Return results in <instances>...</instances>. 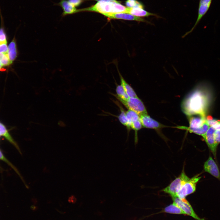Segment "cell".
I'll use <instances>...</instances> for the list:
<instances>
[{
    "instance_id": "obj_1",
    "label": "cell",
    "mask_w": 220,
    "mask_h": 220,
    "mask_svg": "<svg viewBox=\"0 0 220 220\" xmlns=\"http://www.w3.org/2000/svg\"><path fill=\"white\" fill-rule=\"evenodd\" d=\"M210 90V85L207 82H200L196 85L182 102L183 113L187 116L193 115L205 116L211 101Z\"/></svg>"
},
{
    "instance_id": "obj_2",
    "label": "cell",
    "mask_w": 220,
    "mask_h": 220,
    "mask_svg": "<svg viewBox=\"0 0 220 220\" xmlns=\"http://www.w3.org/2000/svg\"><path fill=\"white\" fill-rule=\"evenodd\" d=\"M94 5L86 8L78 9V13L91 11L104 13H126L127 7L116 0H96Z\"/></svg>"
},
{
    "instance_id": "obj_3",
    "label": "cell",
    "mask_w": 220,
    "mask_h": 220,
    "mask_svg": "<svg viewBox=\"0 0 220 220\" xmlns=\"http://www.w3.org/2000/svg\"><path fill=\"white\" fill-rule=\"evenodd\" d=\"M188 117L189 124L188 127L178 126L176 128L185 130L203 137L210 127L205 116L193 115L188 116Z\"/></svg>"
},
{
    "instance_id": "obj_4",
    "label": "cell",
    "mask_w": 220,
    "mask_h": 220,
    "mask_svg": "<svg viewBox=\"0 0 220 220\" xmlns=\"http://www.w3.org/2000/svg\"><path fill=\"white\" fill-rule=\"evenodd\" d=\"M190 178L186 175L183 169L180 175L172 182L169 185L163 189L162 191L169 194L172 198L176 197L181 186Z\"/></svg>"
},
{
    "instance_id": "obj_5",
    "label": "cell",
    "mask_w": 220,
    "mask_h": 220,
    "mask_svg": "<svg viewBox=\"0 0 220 220\" xmlns=\"http://www.w3.org/2000/svg\"><path fill=\"white\" fill-rule=\"evenodd\" d=\"M201 177L196 175L184 183L177 193V196L181 199L185 198L188 195L194 193L196 190V185Z\"/></svg>"
},
{
    "instance_id": "obj_6",
    "label": "cell",
    "mask_w": 220,
    "mask_h": 220,
    "mask_svg": "<svg viewBox=\"0 0 220 220\" xmlns=\"http://www.w3.org/2000/svg\"><path fill=\"white\" fill-rule=\"evenodd\" d=\"M120 101L128 109L135 112L139 116L147 113L143 102L138 97H129L126 101Z\"/></svg>"
},
{
    "instance_id": "obj_7",
    "label": "cell",
    "mask_w": 220,
    "mask_h": 220,
    "mask_svg": "<svg viewBox=\"0 0 220 220\" xmlns=\"http://www.w3.org/2000/svg\"><path fill=\"white\" fill-rule=\"evenodd\" d=\"M173 202L175 203L185 213L196 220H205L199 217L194 211L192 207L185 199H181L177 196L172 198Z\"/></svg>"
},
{
    "instance_id": "obj_8",
    "label": "cell",
    "mask_w": 220,
    "mask_h": 220,
    "mask_svg": "<svg viewBox=\"0 0 220 220\" xmlns=\"http://www.w3.org/2000/svg\"><path fill=\"white\" fill-rule=\"evenodd\" d=\"M212 0H200L198 9V16L192 28L182 36L184 38L191 33L199 22L203 17L208 10L211 3Z\"/></svg>"
},
{
    "instance_id": "obj_9",
    "label": "cell",
    "mask_w": 220,
    "mask_h": 220,
    "mask_svg": "<svg viewBox=\"0 0 220 220\" xmlns=\"http://www.w3.org/2000/svg\"><path fill=\"white\" fill-rule=\"evenodd\" d=\"M140 117L143 127L157 130L166 127L152 118L147 113L140 115Z\"/></svg>"
},
{
    "instance_id": "obj_10",
    "label": "cell",
    "mask_w": 220,
    "mask_h": 220,
    "mask_svg": "<svg viewBox=\"0 0 220 220\" xmlns=\"http://www.w3.org/2000/svg\"><path fill=\"white\" fill-rule=\"evenodd\" d=\"M216 130L213 127H210L203 137L215 158L216 157L217 148L218 145L216 143L214 137Z\"/></svg>"
},
{
    "instance_id": "obj_11",
    "label": "cell",
    "mask_w": 220,
    "mask_h": 220,
    "mask_svg": "<svg viewBox=\"0 0 220 220\" xmlns=\"http://www.w3.org/2000/svg\"><path fill=\"white\" fill-rule=\"evenodd\" d=\"M109 19H122L142 22L151 24L149 21L140 17L127 13H104L102 14Z\"/></svg>"
},
{
    "instance_id": "obj_12",
    "label": "cell",
    "mask_w": 220,
    "mask_h": 220,
    "mask_svg": "<svg viewBox=\"0 0 220 220\" xmlns=\"http://www.w3.org/2000/svg\"><path fill=\"white\" fill-rule=\"evenodd\" d=\"M204 169L213 176L220 181V172L218 167L212 157L210 156L205 162Z\"/></svg>"
},
{
    "instance_id": "obj_13",
    "label": "cell",
    "mask_w": 220,
    "mask_h": 220,
    "mask_svg": "<svg viewBox=\"0 0 220 220\" xmlns=\"http://www.w3.org/2000/svg\"><path fill=\"white\" fill-rule=\"evenodd\" d=\"M55 5L61 7L63 10L61 15L62 17L78 13V9L68 0H60L59 2Z\"/></svg>"
},
{
    "instance_id": "obj_14",
    "label": "cell",
    "mask_w": 220,
    "mask_h": 220,
    "mask_svg": "<svg viewBox=\"0 0 220 220\" xmlns=\"http://www.w3.org/2000/svg\"><path fill=\"white\" fill-rule=\"evenodd\" d=\"M126 13L140 17L151 16H158L156 14L148 12L144 9L138 7H127Z\"/></svg>"
},
{
    "instance_id": "obj_15",
    "label": "cell",
    "mask_w": 220,
    "mask_h": 220,
    "mask_svg": "<svg viewBox=\"0 0 220 220\" xmlns=\"http://www.w3.org/2000/svg\"><path fill=\"white\" fill-rule=\"evenodd\" d=\"M11 64L16 59L18 55V50L16 40L15 38L9 44L7 52Z\"/></svg>"
},
{
    "instance_id": "obj_16",
    "label": "cell",
    "mask_w": 220,
    "mask_h": 220,
    "mask_svg": "<svg viewBox=\"0 0 220 220\" xmlns=\"http://www.w3.org/2000/svg\"><path fill=\"white\" fill-rule=\"evenodd\" d=\"M160 212L186 215L185 212L174 202L165 207Z\"/></svg>"
},
{
    "instance_id": "obj_17",
    "label": "cell",
    "mask_w": 220,
    "mask_h": 220,
    "mask_svg": "<svg viewBox=\"0 0 220 220\" xmlns=\"http://www.w3.org/2000/svg\"><path fill=\"white\" fill-rule=\"evenodd\" d=\"M120 78L121 84L123 86L125 91L129 97H138L135 92L131 87L123 79L122 76L119 73Z\"/></svg>"
},
{
    "instance_id": "obj_18",
    "label": "cell",
    "mask_w": 220,
    "mask_h": 220,
    "mask_svg": "<svg viewBox=\"0 0 220 220\" xmlns=\"http://www.w3.org/2000/svg\"><path fill=\"white\" fill-rule=\"evenodd\" d=\"M0 135L4 136L8 141L14 145L18 151L21 153L20 149L17 145L8 132L5 126L0 123Z\"/></svg>"
},
{
    "instance_id": "obj_19",
    "label": "cell",
    "mask_w": 220,
    "mask_h": 220,
    "mask_svg": "<svg viewBox=\"0 0 220 220\" xmlns=\"http://www.w3.org/2000/svg\"><path fill=\"white\" fill-rule=\"evenodd\" d=\"M116 91L117 94L116 97L120 101H126L129 98L121 84L117 86Z\"/></svg>"
},
{
    "instance_id": "obj_20",
    "label": "cell",
    "mask_w": 220,
    "mask_h": 220,
    "mask_svg": "<svg viewBox=\"0 0 220 220\" xmlns=\"http://www.w3.org/2000/svg\"><path fill=\"white\" fill-rule=\"evenodd\" d=\"M126 113L130 128L131 124L132 123L140 119V116L135 112L129 109L126 112Z\"/></svg>"
},
{
    "instance_id": "obj_21",
    "label": "cell",
    "mask_w": 220,
    "mask_h": 220,
    "mask_svg": "<svg viewBox=\"0 0 220 220\" xmlns=\"http://www.w3.org/2000/svg\"><path fill=\"white\" fill-rule=\"evenodd\" d=\"M120 113L118 116V119L119 122L124 126L126 127L128 129H130V126L127 116L126 112L121 106H119Z\"/></svg>"
},
{
    "instance_id": "obj_22",
    "label": "cell",
    "mask_w": 220,
    "mask_h": 220,
    "mask_svg": "<svg viewBox=\"0 0 220 220\" xmlns=\"http://www.w3.org/2000/svg\"><path fill=\"white\" fill-rule=\"evenodd\" d=\"M142 127H143L142 126L140 119L132 123L131 124L130 128L134 130L135 132V144L137 143L138 141L137 132L140 130Z\"/></svg>"
},
{
    "instance_id": "obj_23",
    "label": "cell",
    "mask_w": 220,
    "mask_h": 220,
    "mask_svg": "<svg viewBox=\"0 0 220 220\" xmlns=\"http://www.w3.org/2000/svg\"><path fill=\"white\" fill-rule=\"evenodd\" d=\"M125 5L128 8L138 7L144 9L143 5L137 0H127Z\"/></svg>"
},
{
    "instance_id": "obj_24",
    "label": "cell",
    "mask_w": 220,
    "mask_h": 220,
    "mask_svg": "<svg viewBox=\"0 0 220 220\" xmlns=\"http://www.w3.org/2000/svg\"><path fill=\"white\" fill-rule=\"evenodd\" d=\"M0 61L2 66H8L11 64L7 53L0 54Z\"/></svg>"
},
{
    "instance_id": "obj_25",
    "label": "cell",
    "mask_w": 220,
    "mask_h": 220,
    "mask_svg": "<svg viewBox=\"0 0 220 220\" xmlns=\"http://www.w3.org/2000/svg\"><path fill=\"white\" fill-rule=\"evenodd\" d=\"M0 160L3 161L6 163H7L20 176V178L22 180L23 182L25 183L24 181L23 180L21 176L20 175L19 171L17 170V169L13 165L10 163V162L6 158V157L3 155V154L2 153L1 151L0 150Z\"/></svg>"
},
{
    "instance_id": "obj_26",
    "label": "cell",
    "mask_w": 220,
    "mask_h": 220,
    "mask_svg": "<svg viewBox=\"0 0 220 220\" xmlns=\"http://www.w3.org/2000/svg\"><path fill=\"white\" fill-rule=\"evenodd\" d=\"M6 36L2 27L0 28V45L7 43Z\"/></svg>"
},
{
    "instance_id": "obj_27",
    "label": "cell",
    "mask_w": 220,
    "mask_h": 220,
    "mask_svg": "<svg viewBox=\"0 0 220 220\" xmlns=\"http://www.w3.org/2000/svg\"><path fill=\"white\" fill-rule=\"evenodd\" d=\"M75 7L79 6L86 0H68Z\"/></svg>"
},
{
    "instance_id": "obj_28",
    "label": "cell",
    "mask_w": 220,
    "mask_h": 220,
    "mask_svg": "<svg viewBox=\"0 0 220 220\" xmlns=\"http://www.w3.org/2000/svg\"><path fill=\"white\" fill-rule=\"evenodd\" d=\"M214 137L216 143L218 145L220 143V130H216L214 134Z\"/></svg>"
},
{
    "instance_id": "obj_29",
    "label": "cell",
    "mask_w": 220,
    "mask_h": 220,
    "mask_svg": "<svg viewBox=\"0 0 220 220\" xmlns=\"http://www.w3.org/2000/svg\"><path fill=\"white\" fill-rule=\"evenodd\" d=\"M8 51V46L7 43L0 45V54L7 53Z\"/></svg>"
},
{
    "instance_id": "obj_30",
    "label": "cell",
    "mask_w": 220,
    "mask_h": 220,
    "mask_svg": "<svg viewBox=\"0 0 220 220\" xmlns=\"http://www.w3.org/2000/svg\"><path fill=\"white\" fill-rule=\"evenodd\" d=\"M212 127L216 130H220V121H218L217 123Z\"/></svg>"
},
{
    "instance_id": "obj_31",
    "label": "cell",
    "mask_w": 220,
    "mask_h": 220,
    "mask_svg": "<svg viewBox=\"0 0 220 220\" xmlns=\"http://www.w3.org/2000/svg\"><path fill=\"white\" fill-rule=\"evenodd\" d=\"M2 64L1 63V62L0 61V69H1V68H2Z\"/></svg>"
},
{
    "instance_id": "obj_32",
    "label": "cell",
    "mask_w": 220,
    "mask_h": 220,
    "mask_svg": "<svg viewBox=\"0 0 220 220\" xmlns=\"http://www.w3.org/2000/svg\"><path fill=\"white\" fill-rule=\"evenodd\" d=\"M0 136H1V135H0Z\"/></svg>"
}]
</instances>
